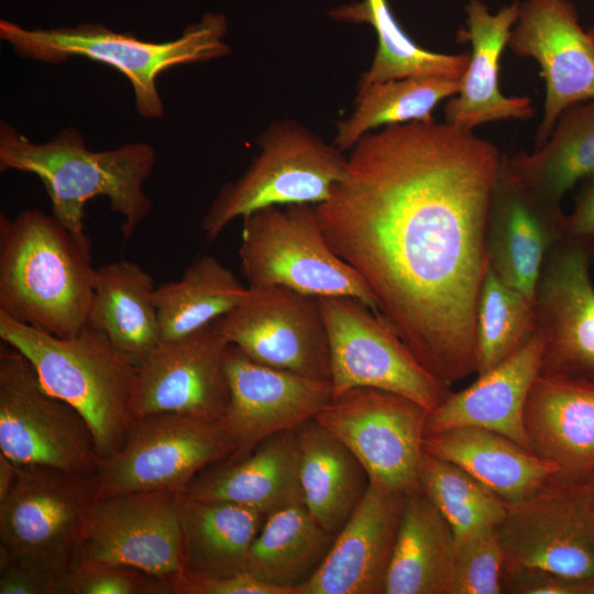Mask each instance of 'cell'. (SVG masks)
Listing matches in <instances>:
<instances>
[{
	"mask_svg": "<svg viewBox=\"0 0 594 594\" xmlns=\"http://www.w3.org/2000/svg\"><path fill=\"white\" fill-rule=\"evenodd\" d=\"M580 183L573 211L566 215L565 233L570 237L594 238V173Z\"/></svg>",
	"mask_w": 594,
	"mask_h": 594,
	"instance_id": "cell-43",
	"label": "cell"
},
{
	"mask_svg": "<svg viewBox=\"0 0 594 594\" xmlns=\"http://www.w3.org/2000/svg\"><path fill=\"white\" fill-rule=\"evenodd\" d=\"M257 145L260 152L242 176L220 188L204 216L207 240L217 239L234 219L263 208L324 202L346 169L343 151L289 119L273 122Z\"/></svg>",
	"mask_w": 594,
	"mask_h": 594,
	"instance_id": "cell-6",
	"label": "cell"
},
{
	"mask_svg": "<svg viewBox=\"0 0 594 594\" xmlns=\"http://www.w3.org/2000/svg\"><path fill=\"white\" fill-rule=\"evenodd\" d=\"M184 570L227 578L248 571L253 541L268 515L245 506L178 495Z\"/></svg>",
	"mask_w": 594,
	"mask_h": 594,
	"instance_id": "cell-28",
	"label": "cell"
},
{
	"mask_svg": "<svg viewBox=\"0 0 594 594\" xmlns=\"http://www.w3.org/2000/svg\"><path fill=\"white\" fill-rule=\"evenodd\" d=\"M0 594H62L61 583L0 546Z\"/></svg>",
	"mask_w": 594,
	"mask_h": 594,
	"instance_id": "cell-41",
	"label": "cell"
},
{
	"mask_svg": "<svg viewBox=\"0 0 594 594\" xmlns=\"http://www.w3.org/2000/svg\"><path fill=\"white\" fill-rule=\"evenodd\" d=\"M537 331L535 299L504 283L488 265L476 309V374L514 355Z\"/></svg>",
	"mask_w": 594,
	"mask_h": 594,
	"instance_id": "cell-36",
	"label": "cell"
},
{
	"mask_svg": "<svg viewBox=\"0 0 594 594\" xmlns=\"http://www.w3.org/2000/svg\"><path fill=\"white\" fill-rule=\"evenodd\" d=\"M587 526L594 542V472L581 480Z\"/></svg>",
	"mask_w": 594,
	"mask_h": 594,
	"instance_id": "cell-45",
	"label": "cell"
},
{
	"mask_svg": "<svg viewBox=\"0 0 594 594\" xmlns=\"http://www.w3.org/2000/svg\"><path fill=\"white\" fill-rule=\"evenodd\" d=\"M405 494L370 483L322 564L294 594H384Z\"/></svg>",
	"mask_w": 594,
	"mask_h": 594,
	"instance_id": "cell-21",
	"label": "cell"
},
{
	"mask_svg": "<svg viewBox=\"0 0 594 594\" xmlns=\"http://www.w3.org/2000/svg\"><path fill=\"white\" fill-rule=\"evenodd\" d=\"M227 31V18L213 12L188 25L176 40L158 43L143 41L132 33L114 32L101 23L30 30L8 20L0 21V38L20 58L59 64L70 57H85L120 72L130 81L135 110L144 119L164 117L157 77L178 65L227 56L231 52L223 41Z\"/></svg>",
	"mask_w": 594,
	"mask_h": 594,
	"instance_id": "cell-5",
	"label": "cell"
},
{
	"mask_svg": "<svg viewBox=\"0 0 594 594\" xmlns=\"http://www.w3.org/2000/svg\"><path fill=\"white\" fill-rule=\"evenodd\" d=\"M507 45L517 56L534 58L544 80L538 148L566 108L594 100V28L581 26L570 0H524Z\"/></svg>",
	"mask_w": 594,
	"mask_h": 594,
	"instance_id": "cell-18",
	"label": "cell"
},
{
	"mask_svg": "<svg viewBox=\"0 0 594 594\" xmlns=\"http://www.w3.org/2000/svg\"><path fill=\"white\" fill-rule=\"evenodd\" d=\"M97 472L19 466L0 502V539L19 559L54 576L63 586L80 562Z\"/></svg>",
	"mask_w": 594,
	"mask_h": 594,
	"instance_id": "cell-8",
	"label": "cell"
},
{
	"mask_svg": "<svg viewBox=\"0 0 594 594\" xmlns=\"http://www.w3.org/2000/svg\"><path fill=\"white\" fill-rule=\"evenodd\" d=\"M91 251L52 215L0 213V314L59 338L88 323L96 268Z\"/></svg>",
	"mask_w": 594,
	"mask_h": 594,
	"instance_id": "cell-3",
	"label": "cell"
},
{
	"mask_svg": "<svg viewBox=\"0 0 594 594\" xmlns=\"http://www.w3.org/2000/svg\"><path fill=\"white\" fill-rule=\"evenodd\" d=\"M155 163V150L147 143H125L96 152L87 148L84 135L74 127L64 128L45 143H35L8 123H0V170L37 176L50 197L53 216L88 251L87 202L106 197L110 210L122 217V238L130 240L152 208L143 185Z\"/></svg>",
	"mask_w": 594,
	"mask_h": 594,
	"instance_id": "cell-2",
	"label": "cell"
},
{
	"mask_svg": "<svg viewBox=\"0 0 594 594\" xmlns=\"http://www.w3.org/2000/svg\"><path fill=\"white\" fill-rule=\"evenodd\" d=\"M561 205L546 199L508 166L502 154L486 232L488 265L507 285L535 299L544 260L565 233Z\"/></svg>",
	"mask_w": 594,
	"mask_h": 594,
	"instance_id": "cell-20",
	"label": "cell"
},
{
	"mask_svg": "<svg viewBox=\"0 0 594 594\" xmlns=\"http://www.w3.org/2000/svg\"><path fill=\"white\" fill-rule=\"evenodd\" d=\"M63 594H160L158 578L124 565L79 563Z\"/></svg>",
	"mask_w": 594,
	"mask_h": 594,
	"instance_id": "cell-39",
	"label": "cell"
},
{
	"mask_svg": "<svg viewBox=\"0 0 594 594\" xmlns=\"http://www.w3.org/2000/svg\"><path fill=\"white\" fill-rule=\"evenodd\" d=\"M504 588L515 594H594V579H572L538 570L504 571Z\"/></svg>",
	"mask_w": 594,
	"mask_h": 594,
	"instance_id": "cell-42",
	"label": "cell"
},
{
	"mask_svg": "<svg viewBox=\"0 0 594 594\" xmlns=\"http://www.w3.org/2000/svg\"><path fill=\"white\" fill-rule=\"evenodd\" d=\"M248 286L213 256H200L182 277L156 287L161 340L187 336L237 307Z\"/></svg>",
	"mask_w": 594,
	"mask_h": 594,
	"instance_id": "cell-34",
	"label": "cell"
},
{
	"mask_svg": "<svg viewBox=\"0 0 594 594\" xmlns=\"http://www.w3.org/2000/svg\"><path fill=\"white\" fill-rule=\"evenodd\" d=\"M180 491H138L97 499L79 563L124 565L155 578L184 570Z\"/></svg>",
	"mask_w": 594,
	"mask_h": 594,
	"instance_id": "cell-17",
	"label": "cell"
},
{
	"mask_svg": "<svg viewBox=\"0 0 594 594\" xmlns=\"http://www.w3.org/2000/svg\"><path fill=\"white\" fill-rule=\"evenodd\" d=\"M593 262L594 238L568 234L544 260L535 293L541 374L594 382Z\"/></svg>",
	"mask_w": 594,
	"mask_h": 594,
	"instance_id": "cell-16",
	"label": "cell"
},
{
	"mask_svg": "<svg viewBox=\"0 0 594 594\" xmlns=\"http://www.w3.org/2000/svg\"><path fill=\"white\" fill-rule=\"evenodd\" d=\"M0 452L19 466L97 472L101 461L87 420L50 394L20 351L0 345Z\"/></svg>",
	"mask_w": 594,
	"mask_h": 594,
	"instance_id": "cell-9",
	"label": "cell"
},
{
	"mask_svg": "<svg viewBox=\"0 0 594 594\" xmlns=\"http://www.w3.org/2000/svg\"><path fill=\"white\" fill-rule=\"evenodd\" d=\"M152 276L138 263L120 260L96 268L88 324L136 362L161 341Z\"/></svg>",
	"mask_w": 594,
	"mask_h": 594,
	"instance_id": "cell-30",
	"label": "cell"
},
{
	"mask_svg": "<svg viewBox=\"0 0 594 594\" xmlns=\"http://www.w3.org/2000/svg\"><path fill=\"white\" fill-rule=\"evenodd\" d=\"M18 475V465L0 452V502L11 492Z\"/></svg>",
	"mask_w": 594,
	"mask_h": 594,
	"instance_id": "cell-44",
	"label": "cell"
},
{
	"mask_svg": "<svg viewBox=\"0 0 594 594\" xmlns=\"http://www.w3.org/2000/svg\"><path fill=\"white\" fill-rule=\"evenodd\" d=\"M296 431L304 504L326 530L337 535L366 493L370 477L352 451L316 419Z\"/></svg>",
	"mask_w": 594,
	"mask_h": 594,
	"instance_id": "cell-29",
	"label": "cell"
},
{
	"mask_svg": "<svg viewBox=\"0 0 594 594\" xmlns=\"http://www.w3.org/2000/svg\"><path fill=\"white\" fill-rule=\"evenodd\" d=\"M502 154L447 122L364 134L316 206L333 251L365 280L377 314L419 363L451 385L477 372V301Z\"/></svg>",
	"mask_w": 594,
	"mask_h": 594,
	"instance_id": "cell-1",
	"label": "cell"
},
{
	"mask_svg": "<svg viewBox=\"0 0 594 594\" xmlns=\"http://www.w3.org/2000/svg\"><path fill=\"white\" fill-rule=\"evenodd\" d=\"M530 450L560 475L582 480L594 472V382L539 374L525 408Z\"/></svg>",
	"mask_w": 594,
	"mask_h": 594,
	"instance_id": "cell-24",
	"label": "cell"
},
{
	"mask_svg": "<svg viewBox=\"0 0 594 594\" xmlns=\"http://www.w3.org/2000/svg\"><path fill=\"white\" fill-rule=\"evenodd\" d=\"M229 345L216 320L187 336L161 340L138 362L132 418L174 413L222 420L230 400Z\"/></svg>",
	"mask_w": 594,
	"mask_h": 594,
	"instance_id": "cell-15",
	"label": "cell"
},
{
	"mask_svg": "<svg viewBox=\"0 0 594 594\" xmlns=\"http://www.w3.org/2000/svg\"><path fill=\"white\" fill-rule=\"evenodd\" d=\"M336 535L298 503L270 514L252 543L248 572L294 594L322 564Z\"/></svg>",
	"mask_w": 594,
	"mask_h": 594,
	"instance_id": "cell-31",
	"label": "cell"
},
{
	"mask_svg": "<svg viewBox=\"0 0 594 594\" xmlns=\"http://www.w3.org/2000/svg\"><path fill=\"white\" fill-rule=\"evenodd\" d=\"M504 566L497 527L457 538L451 594L505 593Z\"/></svg>",
	"mask_w": 594,
	"mask_h": 594,
	"instance_id": "cell-38",
	"label": "cell"
},
{
	"mask_svg": "<svg viewBox=\"0 0 594 594\" xmlns=\"http://www.w3.org/2000/svg\"><path fill=\"white\" fill-rule=\"evenodd\" d=\"M424 450L459 465L506 503L531 495L560 474L557 465L512 439L477 427L426 435Z\"/></svg>",
	"mask_w": 594,
	"mask_h": 594,
	"instance_id": "cell-26",
	"label": "cell"
},
{
	"mask_svg": "<svg viewBox=\"0 0 594 594\" xmlns=\"http://www.w3.org/2000/svg\"><path fill=\"white\" fill-rule=\"evenodd\" d=\"M230 344L252 360L310 378L331 380L327 327L319 298L280 287H248L216 320Z\"/></svg>",
	"mask_w": 594,
	"mask_h": 594,
	"instance_id": "cell-14",
	"label": "cell"
},
{
	"mask_svg": "<svg viewBox=\"0 0 594 594\" xmlns=\"http://www.w3.org/2000/svg\"><path fill=\"white\" fill-rule=\"evenodd\" d=\"M230 400L222 422L241 458L282 431L297 430L332 400L331 381L310 378L252 360L230 344L226 356Z\"/></svg>",
	"mask_w": 594,
	"mask_h": 594,
	"instance_id": "cell-19",
	"label": "cell"
},
{
	"mask_svg": "<svg viewBox=\"0 0 594 594\" xmlns=\"http://www.w3.org/2000/svg\"><path fill=\"white\" fill-rule=\"evenodd\" d=\"M319 302L329 338L333 397L356 387L377 388L432 411L452 393L364 302L350 296L321 297Z\"/></svg>",
	"mask_w": 594,
	"mask_h": 594,
	"instance_id": "cell-10",
	"label": "cell"
},
{
	"mask_svg": "<svg viewBox=\"0 0 594 594\" xmlns=\"http://www.w3.org/2000/svg\"><path fill=\"white\" fill-rule=\"evenodd\" d=\"M461 80L415 76L358 89L353 111L337 124L334 144L343 152L350 151L364 134L381 127L435 121V108L459 94Z\"/></svg>",
	"mask_w": 594,
	"mask_h": 594,
	"instance_id": "cell-35",
	"label": "cell"
},
{
	"mask_svg": "<svg viewBox=\"0 0 594 594\" xmlns=\"http://www.w3.org/2000/svg\"><path fill=\"white\" fill-rule=\"evenodd\" d=\"M337 21L367 23L377 36V48L356 90L375 82L415 76H448L462 79L469 53L442 54L428 51L409 37L399 25L387 0H362L337 7L329 12Z\"/></svg>",
	"mask_w": 594,
	"mask_h": 594,
	"instance_id": "cell-33",
	"label": "cell"
},
{
	"mask_svg": "<svg viewBox=\"0 0 594 594\" xmlns=\"http://www.w3.org/2000/svg\"><path fill=\"white\" fill-rule=\"evenodd\" d=\"M233 452L222 420L174 413L133 419L122 446L99 463L97 499L138 491H183L202 470Z\"/></svg>",
	"mask_w": 594,
	"mask_h": 594,
	"instance_id": "cell-11",
	"label": "cell"
},
{
	"mask_svg": "<svg viewBox=\"0 0 594 594\" xmlns=\"http://www.w3.org/2000/svg\"><path fill=\"white\" fill-rule=\"evenodd\" d=\"M505 157L528 186L561 205L576 183L594 173V100L566 108L540 147Z\"/></svg>",
	"mask_w": 594,
	"mask_h": 594,
	"instance_id": "cell-32",
	"label": "cell"
},
{
	"mask_svg": "<svg viewBox=\"0 0 594 594\" xmlns=\"http://www.w3.org/2000/svg\"><path fill=\"white\" fill-rule=\"evenodd\" d=\"M455 534L420 487L406 492L384 594H451Z\"/></svg>",
	"mask_w": 594,
	"mask_h": 594,
	"instance_id": "cell-27",
	"label": "cell"
},
{
	"mask_svg": "<svg viewBox=\"0 0 594 594\" xmlns=\"http://www.w3.org/2000/svg\"><path fill=\"white\" fill-rule=\"evenodd\" d=\"M497 534L504 551V571L538 570L572 579H594V542L581 480L558 474L531 495L506 503Z\"/></svg>",
	"mask_w": 594,
	"mask_h": 594,
	"instance_id": "cell-13",
	"label": "cell"
},
{
	"mask_svg": "<svg viewBox=\"0 0 594 594\" xmlns=\"http://www.w3.org/2000/svg\"><path fill=\"white\" fill-rule=\"evenodd\" d=\"M519 9L520 0L503 6L495 13L481 0H469L465 4L466 29L459 32L457 41L469 42L472 50L460 91L444 106L447 123L473 131L488 122L534 117L530 98L503 95L498 81L502 53Z\"/></svg>",
	"mask_w": 594,
	"mask_h": 594,
	"instance_id": "cell-22",
	"label": "cell"
},
{
	"mask_svg": "<svg viewBox=\"0 0 594 594\" xmlns=\"http://www.w3.org/2000/svg\"><path fill=\"white\" fill-rule=\"evenodd\" d=\"M296 430L278 432L241 458L202 470L184 490L201 501L227 502L266 515L304 503Z\"/></svg>",
	"mask_w": 594,
	"mask_h": 594,
	"instance_id": "cell-25",
	"label": "cell"
},
{
	"mask_svg": "<svg viewBox=\"0 0 594 594\" xmlns=\"http://www.w3.org/2000/svg\"><path fill=\"white\" fill-rule=\"evenodd\" d=\"M0 338L28 358L50 394L82 415L101 460L122 446L133 422L138 362L103 331L87 323L76 336L59 338L0 314Z\"/></svg>",
	"mask_w": 594,
	"mask_h": 594,
	"instance_id": "cell-4",
	"label": "cell"
},
{
	"mask_svg": "<svg viewBox=\"0 0 594 594\" xmlns=\"http://www.w3.org/2000/svg\"><path fill=\"white\" fill-rule=\"evenodd\" d=\"M419 486L452 527L455 538L497 527L506 502L459 465L425 451Z\"/></svg>",
	"mask_w": 594,
	"mask_h": 594,
	"instance_id": "cell-37",
	"label": "cell"
},
{
	"mask_svg": "<svg viewBox=\"0 0 594 594\" xmlns=\"http://www.w3.org/2000/svg\"><path fill=\"white\" fill-rule=\"evenodd\" d=\"M429 413L405 396L356 387L333 397L315 419L352 451L370 483L406 493L420 487Z\"/></svg>",
	"mask_w": 594,
	"mask_h": 594,
	"instance_id": "cell-12",
	"label": "cell"
},
{
	"mask_svg": "<svg viewBox=\"0 0 594 594\" xmlns=\"http://www.w3.org/2000/svg\"><path fill=\"white\" fill-rule=\"evenodd\" d=\"M239 257L248 287L350 296L377 312L369 285L329 244L314 205L272 206L244 216Z\"/></svg>",
	"mask_w": 594,
	"mask_h": 594,
	"instance_id": "cell-7",
	"label": "cell"
},
{
	"mask_svg": "<svg viewBox=\"0 0 594 594\" xmlns=\"http://www.w3.org/2000/svg\"><path fill=\"white\" fill-rule=\"evenodd\" d=\"M542 354L543 341L537 331L518 352L477 374L471 385L451 393L430 411L426 435L455 427H477L498 432L530 450L525 408L531 386L540 374Z\"/></svg>",
	"mask_w": 594,
	"mask_h": 594,
	"instance_id": "cell-23",
	"label": "cell"
},
{
	"mask_svg": "<svg viewBox=\"0 0 594 594\" xmlns=\"http://www.w3.org/2000/svg\"><path fill=\"white\" fill-rule=\"evenodd\" d=\"M160 594H288L266 584L250 572L218 578L182 571L160 579Z\"/></svg>",
	"mask_w": 594,
	"mask_h": 594,
	"instance_id": "cell-40",
	"label": "cell"
}]
</instances>
